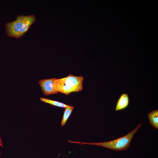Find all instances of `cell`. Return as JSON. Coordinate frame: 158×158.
<instances>
[{"mask_svg":"<svg viewBox=\"0 0 158 158\" xmlns=\"http://www.w3.org/2000/svg\"><path fill=\"white\" fill-rule=\"evenodd\" d=\"M41 101L44 102L49 104L52 105L59 107L64 108L71 107H72L60 102L44 98L41 97L40 98Z\"/></svg>","mask_w":158,"mask_h":158,"instance_id":"obj_7","label":"cell"},{"mask_svg":"<svg viewBox=\"0 0 158 158\" xmlns=\"http://www.w3.org/2000/svg\"><path fill=\"white\" fill-rule=\"evenodd\" d=\"M129 102L128 95L126 93H123L118 100L115 110L120 111L125 109L128 107Z\"/></svg>","mask_w":158,"mask_h":158,"instance_id":"obj_5","label":"cell"},{"mask_svg":"<svg viewBox=\"0 0 158 158\" xmlns=\"http://www.w3.org/2000/svg\"><path fill=\"white\" fill-rule=\"evenodd\" d=\"M84 78L74 76L71 74L66 77L56 79L54 84L55 90L66 95L73 92H78L83 89Z\"/></svg>","mask_w":158,"mask_h":158,"instance_id":"obj_2","label":"cell"},{"mask_svg":"<svg viewBox=\"0 0 158 158\" xmlns=\"http://www.w3.org/2000/svg\"><path fill=\"white\" fill-rule=\"evenodd\" d=\"M56 79L54 78L42 79L39 81V83L44 95L47 96L58 93L55 90L54 87V83Z\"/></svg>","mask_w":158,"mask_h":158,"instance_id":"obj_4","label":"cell"},{"mask_svg":"<svg viewBox=\"0 0 158 158\" xmlns=\"http://www.w3.org/2000/svg\"><path fill=\"white\" fill-rule=\"evenodd\" d=\"M74 107H67L65 108L64 114L61 122V125L63 126L65 124L67 120L73 111Z\"/></svg>","mask_w":158,"mask_h":158,"instance_id":"obj_8","label":"cell"},{"mask_svg":"<svg viewBox=\"0 0 158 158\" xmlns=\"http://www.w3.org/2000/svg\"><path fill=\"white\" fill-rule=\"evenodd\" d=\"M35 21V16L33 15H18L16 20L6 24V33L9 37L19 38L27 31L30 25Z\"/></svg>","mask_w":158,"mask_h":158,"instance_id":"obj_1","label":"cell"},{"mask_svg":"<svg viewBox=\"0 0 158 158\" xmlns=\"http://www.w3.org/2000/svg\"><path fill=\"white\" fill-rule=\"evenodd\" d=\"M150 123L155 128L158 129V110L151 111L148 114Z\"/></svg>","mask_w":158,"mask_h":158,"instance_id":"obj_6","label":"cell"},{"mask_svg":"<svg viewBox=\"0 0 158 158\" xmlns=\"http://www.w3.org/2000/svg\"><path fill=\"white\" fill-rule=\"evenodd\" d=\"M141 126V123H140L134 130L127 135L112 141L98 143L83 142L70 140L69 142L70 143H78L80 145L86 144L102 146L117 152L127 150L130 145L131 141L134 134Z\"/></svg>","mask_w":158,"mask_h":158,"instance_id":"obj_3","label":"cell"}]
</instances>
